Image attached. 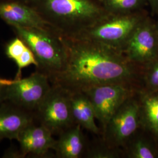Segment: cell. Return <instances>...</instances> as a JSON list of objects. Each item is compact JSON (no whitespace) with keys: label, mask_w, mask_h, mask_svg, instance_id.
Segmentation results:
<instances>
[{"label":"cell","mask_w":158,"mask_h":158,"mask_svg":"<svg viewBox=\"0 0 158 158\" xmlns=\"http://www.w3.org/2000/svg\"><path fill=\"white\" fill-rule=\"evenodd\" d=\"M125 158H158V140L140 128L122 148Z\"/></svg>","instance_id":"obj_14"},{"label":"cell","mask_w":158,"mask_h":158,"mask_svg":"<svg viewBox=\"0 0 158 158\" xmlns=\"http://www.w3.org/2000/svg\"><path fill=\"white\" fill-rule=\"evenodd\" d=\"M50 27L75 38L110 14L98 0H32L28 3Z\"/></svg>","instance_id":"obj_2"},{"label":"cell","mask_w":158,"mask_h":158,"mask_svg":"<svg viewBox=\"0 0 158 158\" xmlns=\"http://www.w3.org/2000/svg\"><path fill=\"white\" fill-rule=\"evenodd\" d=\"M18 67V72L15 79H21V70L23 68H27L31 64H34L36 67L38 63L34 56L33 52L27 46L22 55L15 62Z\"/></svg>","instance_id":"obj_21"},{"label":"cell","mask_w":158,"mask_h":158,"mask_svg":"<svg viewBox=\"0 0 158 158\" xmlns=\"http://www.w3.org/2000/svg\"><path fill=\"white\" fill-rule=\"evenodd\" d=\"M11 27L33 52L38 63L37 71L46 75L50 81L62 71L67 60V49L61 35L51 27Z\"/></svg>","instance_id":"obj_3"},{"label":"cell","mask_w":158,"mask_h":158,"mask_svg":"<svg viewBox=\"0 0 158 158\" xmlns=\"http://www.w3.org/2000/svg\"><path fill=\"white\" fill-rule=\"evenodd\" d=\"M138 93L123 104L102 132V138L110 146L123 148L141 128Z\"/></svg>","instance_id":"obj_8"},{"label":"cell","mask_w":158,"mask_h":158,"mask_svg":"<svg viewBox=\"0 0 158 158\" xmlns=\"http://www.w3.org/2000/svg\"><path fill=\"white\" fill-rule=\"evenodd\" d=\"M0 18L11 27H50L31 6L18 0H0Z\"/></svg>","instance_id":"obj_11"},{"label":"cell","mask_w":158,"mask_h":158,"mask_svg":"<svg viewBox=\"0 0 158 158\" xmlns=\"http://www.w3.org/2000/svg\"><path fill=\"white\" fill-rule=\"evenodd\" d=\"M83 156L88 158H125L122 148L110 146L102 136L90 143L87 142Z\"/></svg>","instance_id":"obj_17"},{"label":"cell","mask_w":158,"mask_h":158,"mask_svg":"<svg viewBox=\"0 0 158 158\" xmlns=\"http://www.w3.org/2000/svg\"><path fill=\"white\" fill-rule=\"evenodd\" d=\"M67 60L51 80L70 93L106 84L142 89L143 67L131 62L122 51L95 41L63 36Z\"/></svg>","instance_id":"obj_1"},{"label":"cell","mask_w":158,"mask_h":158,"mask_svg":"<svg viewBox=\"0 0 158 158\" xmlns=\"http://www.w3.org/2000/svg\"><path fill=\"white\" fill-rule=\"evenodd\" d=\"M51 87L49 77L37 70L25 79L6 80L5 102L34 113Z\"/></svg>","instance_id":"obj_6"},{"label":"cell","mask_w":158,"mask_h":158,"mask_svg":"<svg viewBox=\"0 0 158 158\" xmlns=\"http://www.w3.org/2000/svg\"><path fill=\"white\" fill-rule=\"evenodd\" d=\"M139 114L141 128L158 140V91H138Z\"/></svg>","instance_id":"obj_16"},{"label":"cell","mask_w":158,"mask_h":158,"mask_svg":"<svg viewBox=\"0 0 158 158\" xmlns=\"http://www.w3.org/2000/svg\"><path fill=\"white\" fill-rule=\"evenodd\" d=\"M17 140L23 158L27 155L46 157L50 151H54L56 142L51 131L36 120L23 130Z\"/></svg>","instance_id":"obj_10"},{"label":"cell","mask_w":158,"mask_h":158,"mask_svg":"<svg viewBox=\"0 0 158 158\" xmlns=\"http://www.w3.org/2000/svg\"><path fill=\"white\" fill-rule=\"evenodd\" d=\"M110 14H127L144 10L147 0H98Z\"/></svg>","instance_id":"obj_18"},{"label":"cell","mask_w":158,"mask_h":158,"mask_svg":"<svg viewBox=\"0 0 158 158\" xmlns=\"http://www.w3.org/2000/svg\"><path fill=\"white\" fill-rule=\"evenodd\" d=\"M27 45L18 36L11 40L6 46V55L9 59L15 62L22 55Z\"/></svg>","instance_id":"obj_20"},{"label":"cell","mask_w":158,"mask_h":158,"mask_svg":"<svg viewBox=\"0 0 158 158\" xmlns=\"http://www.w3.org/2000/svg\"><path fill=\"white\" fill-rule=\"evenodd\" d=\"M155 23H156V30H157V32H158V19H157V21H155Z\"/></svg>","instance_id":"obj_25"},{"label":"cell","mask_w":158,"mask_h":158,"mask_svg":"<svg viewBox=\"0 0 158 158\" xmlns=\"http://www.w3.org/2000/svg\"><path fill=\"white\" fill-rule=\"evenodd\" d=\"M6 79H0V106L5 102Z\"/></svg>","instance_id":"obj_22"},{"label":"cell","mask_w":158,"mask_h":158,"mask_svg":"<svg viewBox=\"0 0 158 158\" xmlns=\"http://www.w3.org/2000/svg\"><path fill=\"white\" fill-rule=\"evenodd\" d=\"M148 5H149L153 14L158 15V0H147Z\"/></svg>","instance_id":"obj_23"},{"label":"cell","mask_w":158,"mask_h":158,"mask_svg":"<svg viewBox=\"0 0 158 158\" xmlns=\"http://www.w3.org/2000/svg\"><path fill=\"white\" fill-rule=\"evenodd\" d=\"M34 115L36 121L50 130L53 135H59L76 124L72 109L71 93L59 85H52Z\"/></svg>","instance_id":"obj_5"},{"label":"cell","mask_w":158,"mask_h":158,"mask_svg":"<svg viewBox=\"0 0 158 158\" xmlns=\"http://www.w3.org/2000/svg\"><path fill=\"white\" fill-rule=\"evenodd\" d=\"M123 52L131 62L142 67L158 56L156 23L148 15L136 27Z\"/></svg>","instance_id":"obj_9"},{"label":"cell","mask_w":158,"mask_h":158,"mask_svg":"<svg viewBox=\"0 0 158 158\" xmlns=\"http://www.w3.org/2000/svg\"><path fill=\"white\" fill-rule=\"evenodd\" d=\"M142 90L147 92L158 91V56L143 66Z\"/></svg>","instance_id":"obj_19"},{"label":"cell","mask_w":158,"mask_h":158,"mask_svg":"<svg viewBox=\"0 0 158 158\" xmlns=\"http://www.w3.org/2000/svg\"><path fill=\"white\" fill-rule=\"evenodd\" d=\"M18 1H23V2H24L25 3L28 4L29 2H31L32 0H18Z\"/></svg>","instance_id":"obj_24"},{"label":"cell","mask_w":158,"mask_h":158,"mask_svg":"<svg viewBox=\"0 0 158 158\" xmlns=\"http://www.w3.org/2000/svg\"><path fill=\"white\" fill-rule=\"evenodd\" d=\"M35 121L34 113L9 102L0 106V141L16 139L20 133Z\"/></svg>","instance_id":"obj_12"},{"label":"cell","mask_w":158,"mask_h":158,"mask_svg":"<svg viewBox=\"0 0 158 158\" xmlns=\"http://www.w3.org/2000/svg\"><path fill=\"white\" fill-rule=\"evenodd\" d=\"M71 104L74 120L83 129L95 135H102V130L96 123V114L90 101L82 91L71 93Z\"/></svg>","instance_id":"obj_15"},{"label":"cell","mask_w":158,"mask_h":158,"mask_svg":"<svg viewBox=\"0 0 158 158\" xmlns=\"http://www.w3.org/2000/svg\"><path fill=\"white\" fill-rule=\"evenodd\" d=\"M139 90L122 84H106L91 87L83 92L90 101L102 132L123 104Z\"/></svg>","instance_id":"obj_7"},{"label":"cell","mask_w":158,"mask_h":158,"mask_svg":"<svg viewBox=\"0 0 158 158\" xmlns=\"http://www.w3.org/2000/svg\"><path fill=\"white\" fill-rule=\"evenodd\" d=\"M82 127L77 124L59 135L54 151L60 158H79L84 155L87 141Z\"/></svg>","instance_id":"obj_13"},{"label":"cell","mask_w":158,"mask_h":158,"mask_svg":"<svg viewBox=\"0 0 158 158\" xmlns=\"http://www.w3.org/2000/svg\"><path fill=\"white\" fill-rule=\"evenodd\" d=\"M148 15L145 10L127 14H109L73 38L95 41L123 52L136 27Z\"/></svg>","instance_id":"obj_4"}]
</instances>
